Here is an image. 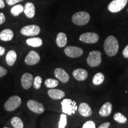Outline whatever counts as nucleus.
Wrapping results in <instances>:
<instances>
[{"label":"nucleus","mask_w":128,"mask_h":128,"mask_svg":"<svg viewBox=\"0 0 128 128\" xmlns=\"http://www.w3.org/2000/svg\"><path fill=\"white\" fill-rule=\"evenodd\" d=\"M104 49L106 54L109 56H114L119 50V43L118 39L113 36H109L104 43Z\"/></svg>","instance_id":"1"},{"label":"nucleus","mask_w":128,"mask_h":128,"mask_svg":"<svg viewBox=\"0 0 128 128\" xmlns=\"http://www.w3.org/2000/svg\"><path fill=\"white\" fill-rule=\"evenodd\" d=\"M62 110L64 114L68 115H72L76 113L78 107L76 103L71 99H64L61 102Z\"/></svg>","instance_id":"2"},{"label":"nucleus","mask_w":128,"mask_h":128,"mask_svg":"<svg viewBox=\"0 0 128 128\" xmlns=\"http://www.w3.org/2000/svg\"><path fill=\"white\" fill-rule=\"evenodd\" d=\"M90 20V15L86 12H76L72 17V21L76 25L84 26L88 23Z\"/></svg>","instance_id":"3"},{"label":"nucleus","mask_w":128,"mask_h":128,"mask_svg":"<svg viewBox=\"0 0 128 128\" xmlns=\"http://www.w3.org/2000/svg\"><path fill=\"white\" fill-rule=\"evenodd\" d=\"M22 104V99L18 96H12L8 99L4 104V108L6 111L12 112L17 109Z\"/></svg>","instance_id":"4"},{"label":"nucleus","mask_w":128,"mask_h":128,"mask_svg":"<svg viewBox=\"0 0 128 128\" xmlns=\"http://www.w3.org/2000/svg\"><path fill=\"white\" fill-rule=\"evenodd\" d=\"M88 65L91 67L98 66L102 63V54L98 50H93L89 54L87 59Z\"/></svg>","instance_id":"5"},{"label":"nucleus","mask_w":128,"mask_h":128,"mask_svg":"<svg viewBox=\"0 0 128 128\" xmlns=\"http://www.w3.org/2000/svg\"><path fill=\"white\" fill-rule=\"evenodd\" d=\"M128 0H113L108 4V10L111 12H118L124 9L127 4Z\"/></svg>","instance_id":"6"},{"label":"nucleus","mask_w":128,"mask_h":128,"mask_svg":"<svg viewBox=\"0 0 128 128\" xmlns=\"http://www.w3.org/2000/svg\"><path fill=\"white\" fill-rule=\"evenodd\" d=\"M40 28L38 25L32 24L23 27L20 30L21 33L24 36H34L39 34Z\"/></svg>","instance_id":"7"},{"label":"nucleus","mask_w":128,"mask_h":128,"mask_svg":"<svg viewBox=\"0 0 128 128\" xmlns=\"http://www.w3.org/2000/svg\"><path fill=\"white\" fill-rule=\"evenodd\" d=\"M64 52L67 56L71 58L80 57L83 54V50L81 48L76 46H68L65 48Z\"/></svg>","instance_id":"8"},{"label":"nucleus","mask_w":128,"mask_h":128,"mask_svg":"<svg viewBox=\"0 0 128 128\" xmlns=\"http://www.w3.org/2000/svg\"><path fill=\"white\" fill-rule=\"evenodd\" d=\"M80 40L86 44H96L99 39L98 35L96 33L87 32L80 36Z\"/></svg>","instance_id":"9"},{"label":"nucleus","mask_w":128,"mask_h":128,"mask_svg":"<svg viewBox=\"0 0 128 128\" xmlns=\"http://www.w3.org/2000/svg\"><path fill=\"white\" fill-rule=\"evenodd\" d=\"M28 108L32 112L37 114H42L44 111V106L42 104L34 100H30L27 103Z\"/></svg>","instance_id":"10"},{"label":"nucleus","mask_w":128,"mask_h":128,"mask_svg":"<svg viewBox=\"0 0 128 128\" xmlns=\"http://www.w3.org/2000/svg\"><path fill=\"white\" fill-rule=\"evenodd\" d=\"M40 60V57L39 54L34 50H31L25 58L24 61L27 65L32 66L39 63Z\"/></svg>","instance_id":"11"},{"label":"nucleus","mask_w":128,"mask_h":128,"mask_svg":"<svg viewBox=\"0 0 128 128\" xmlns=\"http://www.w3.org/2000/svg\"><path fill=\"white\" fill-rule=\"evenodd\" d=\"M33 76L30 73H24L22 76L21 79V82H22V86L23 88L25 90L29 89L32 87V84L33 82Z\"/></svg>","instance_id":"12"},{"label":"nucleus","mask_w":128,"mask_h":128,"mask_svg":"<svg viewBox=\"0 0 128 128\" xmlns=\"http://www.w3.org/2000/svg\"><path fill=\"white\" fill-rule=\"evenodd\" d=\"M55 76L63 83H66L70 80V76L64 69L56 68L54 71Z\"/></svg>","instance_id":"13"},{"label":"nucleus","mask_w":128,"mask_h":128,"mask_svg":"<svg viewBox=\"0 0 128 128\" xmlns=\"http://www.w3.org/2000/svg\"><path fill=\"white\" fill-rule=\"evenodd\" d=\"M78 112L81 116L84 117H89L92 113V108L88 104L86 103L80 104L78 108Z\"/></svg>","instance_id":"14"},{"label":"nucleus","mask_w":128,"mask_h":128,"mask_svg":"<svg viewBox=\"0 0 128 128\" xmlns=\"http://www.w3.org/2000/svg\"><path fill=\"white\" fill-rule=\"evenodd\" d=\"M72 75L75 79L80 81H84L88 77L87 71L84 69L81 68L76 69L74 70L72 72Z\"/></svg>","instance_id":"15"},{"label":"nucleus","mask_w":128,"mask_h":128,"mask_svg":"<svg viewBox=\"0 0 128 128\" xmlns=\"http://www.w3.org/2000/svg\"><path fill=\"white\" fill-rule=\"evenodd\" d=\"M35 7L32 2H27L24 7V12L27 17L32 18L35 15Z\"/></svg>","instance_id":"16"},{"label":"nucleus","mask_w":128,"mask_h":128,"mask_svg":"<svg viewBox=\"0 0 128 128\" xmlns=\"http://www.w3.org/2000/svg\"><path fill=\"white\" fill-rule=\"evenodd\" d=\"M48 95L54 100H60L65 96V92L58 89H50L48 91Z\"/></svg>","instance_id":"17"},{"label":"nucleus","mask_w":128,"mask_h":128,"mask_svg":"<svg viewBox=\"0 0 128 128\" xmlns=\"http://www.w3.org/2000/svg\"><path fill=\"white\" fill-rule=\"evenodd\" d=\"M112 111V105L109 102H106L102 106L99 110V114L103 117L108 116Z\"/></svg>","instance_id":"18"},{"label":"nucleus","mask_w":128,"mask_h":128,"mask_svg":"<svg viewBox=\"0 0 128 128\" xmlns=\"http://www.w3.org/2000/svg\"><path fill=\"white\" fill-rule=\"evenodd\" d=\"M14 37V33L11 29L7 28L3 30L0 33V39L2 41L8 42L12 39Z\"/></svg>","instance_id":"19"},{"label":"nucleus","mask_w":128,"mask_h":128,"mask_svg":"<svg viewBox=\"0 0 128 128\" xmlns=\"http://www.w3.org/2000/svg\"><path fill=\"white\" fill-rule=\"evenodd\" d=\"M56 42L57 45L60 48L65 47L67 44L66 35L64 33H62V32L59 33L57 35Z\"/></svg>","instance_id":"20"},{"label":"nucleus","mask_w":128,"mask_h":128,"mask_svg":"<svg viewBox=\"0 0 128 128\" xmlns=\"http://www.w3.org/2000/svg\"><path fill=\"white\" fill-rule=\"evenodd\" d=\"M17 54L14 50H10L7 53V55H6V62L7 64L9 66H12L14 65L15 62L17 60Z\"/></svg>","instance_id":"21"},{"label":"nucleus","mask_w":128,"mask_h":128,"mask_svg":"<svg viewBox=\"0 0 128 128\" xmlns=\"http://www.w3.org/2000/svg\"><path fill=\"white\" fill-rule=\"evenodd\" d=\"M26 43L28 46L34 48H38L42 45L43 41L39 38H32L26 40Z\"/></svg>","instance_id":"22"},{"label":"nucleus","mask_w":128,"mask_h":128,"mask_svg":"<svg viewBox=\"0 0 128 128\" xmlns=\"http://www.w3.org/2000/svg\"><path fill=\"white\" fill-rule=\"evenodd\" d=\"M104 81V76L102 72L97 73L92 78V83L95 86H99L102 84Z\"/></svg>","instance_id":"23"},{"label":"nucleus","mask_w":128,"mask_h":128,"mask_svg":"<svg viewBox=\"0 0 128 128\" xmlns=\"http://www.w3.org/2000/svg\"><path fill=\"white\" fill-rule=\"evenodd\" d=\"M24 12V7L22 4H18L14 6L11 9V13L14 16H18Z\"/></svg>","instance_id":"24"},{"label":"nucleus","mask_w":128,"mask_h":128,"mask_svg":"<svg viewBox=\"0 0 128 128\" xmlns=\"http://www.w3.org/2000/svg\"><path fill=\"white\" fill-rule=\"evenodd\" d=\"M11 124L14 128H23L24 124L22 119L18 117H13L11 120Z\"/></svg>","instance_id":"25"},{"label":"nucleus","mask_w":128,"mask_h":128,"mask_svg":"<svg viewBox=\"0 0 128 128\" xmlns=\"http://www.w3.org/2000/svg\"><path fill=\"white\" fill-rule=\"evenodd\" d=\"M113 119L117 122L121 124H124L127 122V118L121 113H116L114 114Z\"/></svg>","instance_id":"26"},{"label":"nucleus","mask_w":128,"mask_h":128,"mask_svg":"<svg viewBox=\"0 0 128 128\" xmlns=\"http://www.w3.org/2000/svg\"><path fill=\"white\" fill-rule=\"evenodd\" d=\"M45 86L48 88H53L58 86L59 84L58 81L56 80L52 79V78H48L44 82Z\"/></svg>","instance_id":"27"},{"label":"nucleus","mask_w":128,"mask_h":128,"mask_svg":"<svg viewBox=\"0 0 128 128\" xmlns=\"http://www.w3.org/2000/svg\"><path fill=\"white\" fill-rule=\"evenodd\" d=\"M67 124V118L66 114H62L60 116V120L59 122V128H65Z\"/></svg>","instance_id":"28"},{"label":"nucleus","mask_w":128,"mask_h":128,"mask_svg":"<svg viewBox=\"0 0 128 128\" xmlns=\"http://www.w3.org/2000/svg\"><path fill=\"white\" fill-rule=\"evenodd\" d=\"M42 82V78L41 76H37L34 78L33 80V87L35 89H39L41 87Z\"/></svg>","instance_id":"29"},{"label":"nucleus","mask_w":128,"mask_h":128,"mask_svg":"<svg viewBox=\"0 0 128 128\" xmlns=\"http://www.w3.org/2000/svg\"><path fill=\"white\" fill-rule=\"evenodd\" d=\"M82 128H96V124L93 121H87L83 124Z\"/></svg>","instance_id":"30"},{"label":"nucleus","mask_w":128,"mask_h":128,"mask_svg":"<svg viewBox=\"0 0 128 128\" xmlns=\"http://www.w3.org/2000/svg\"><path fill=\"white\" fill-rule=\"evenodd\" d=\"M23 1V0H6V2L9 6H14L17 3Z\"/></svg>","instance_id":"31"},{"label":"nucleus","mask_w":128,"mask_h":128,"mask_svg":"<svg viewBox=\"0 0 128 128\" xmlns=\"http://www.w3.org/2000/svg\"><path fill=\"white\" fill-rule=\"evenodd\" d=\"M7 74V71L6 69L3 68L2 66H0V78L4 76H6Z\"/></svg>","instance_id":"32"},{"label":"nucleus","mask_w":128,"mask_h":128,"mask_svg":"<svg viewBox=\"0 0 128 128\" xmlns=\"http://www.w3.org/2000/svg\"><path fill=\"white\" fill-rule=\"evenodd\" d=\"M123 55L125 58L128 59V44L124 48V49L123 50Z\"/></svg>","instance_id":"33"},{"label":"nucleus","mask_w":128,"mask_h":128,"mask_svg":"<svg viewBox=\"0 0 128 128\" xmlns=\"http://www.w3.org/2000/svg\"><path fill=\"white\" fill-rule=\"evenodd\" d=\"M6 22V17L5 15L2 12H0V25Z\"/></svg>","instance_id":"34"},{"label":"nucleus","mask_w":128,"mask_h":128,"mask_svg":"<svg viewBox=\"0 0 128 128\" xmlns=\"http://www.w3.org/2000/svg\"><path fill=\"white\" fill-rule=\"evenodd\" d=\"M110 124L109 122H105L102 124L98 128H108L110 126Z\"/></svg>","instance_id":"35"},{"label":"nucleus","mask_w":128,"mask_h":128,"mask_svg":"<svg viewBox=\"0 0 128 128\" xmlns=\"http://www.w3.org/2000/svg\"><path fill=\"white\" fill-rule=\"evenodd\" d=\"M5 51H6V49L4 47L0 46V56H2L4 54Z\"/></svg>","instance_id":"36"},{"label":"nucleus","mask_w":128,"mask_h":128,"mask_svg":"<svg viewBox=\"0 0 128 128\" xmlns=\"http://www.w3.org/2000/svg\"><path fill=\"white\" fill-rule=\"evenodd\" d=\"M5 7V4L4 0H0V8H4Z\"/></svg>","instance_id":"37"},{"label":"nucleus","mask_w":128,"mask_h":128,"mask_svg":"<svg viewBox=\"0 0 128 128\" xmlns=\"http://www.w3.org/2000/svg\"><path fill=\"white\" fill-rule=\"evenodd\" d=\"M4 128H7V127H4Z\"/></svg>","instance_id":"38"},{"label":"nucleus","mask_w":128,"mask_h":128,"mask_svg":"<svg viewBox=\"0 0 128 128\" xmlns=\"http://www.w3.org/2000/svg\"></svg>","instance_id":"39"}]
</instances>
